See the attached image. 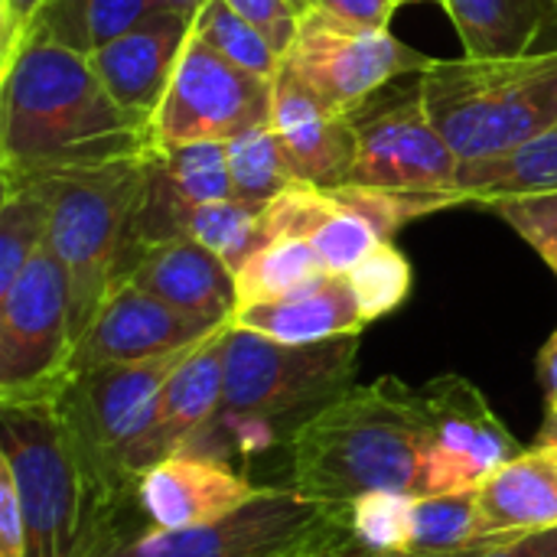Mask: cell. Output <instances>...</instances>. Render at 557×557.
Masks as SVG:
<instances>
[{
    "label": "cell",
    "mask_w": 557,
    "mask_h": 557,
    "mask_svg": "<svg viewBox=\"0 0 557 557\" xmlns=\"http://www.w3.org/2000/svg\"><path fill=\"white\" fill-rule=\"evenodd\" d=\"M150 147L153 131L121 111L88 55L33 36L0 72V180L104 166Z\"/></svg>",
    "instance_id": "obj_1"
},
{
    "label": "cell",
    "mask_w": 557,
    "mask_h": 557,
    "mask_svg": "<svg viewBox=\"0 0 557 557\" xmlns=\"http://www.w3.org/2000/svg\"><path fill=\"white\" fill-rule=\"evenodd\" d=\"M424 431L418 388L395 375L352 385L290 437V486L349 509L369 493L421 496Z\"/></svg>",
    "instance_id": "obj_2"
},
{
    "label": "cell",
    "mask_w": 557,
    "mask_h": 557,
    "mask_svg": "<svg viewBox=\"0 0 557 557\" xmlns=\"http://www.w3.org/2000/svg\"><path fill=\"white\" fill-rule=\"evenodd\" d=\"M418 85L460 163L506 153L557 127V49L437 59Z\"/></svg>",
    "instance_id": "obj_3"
},
{
    "label": "cell",
    "mask_w": 557,
    "mask_h": 557,
    "mask_svg": "<svg viewBox=\"0 0 557 557\" xmlns=\"http://www.w3.org/2000/svg\"><path fill=\"white\" fill-rule=\"evenodd\" d=\"M144 157L147 153L49 176V245L65 271L75 346L91 326L111 287L117 284L131 212L144 183Z\"/></svg>",
    "instance_id": "obj_4"
},
{
    "label": "cell",
    "mask_w": 557,
    "mask_h": 557,
    "mask_svg": "<svg viewBox=\"0 0 557 557\" xmlns=\"http://www.w3.org/2000/svg\"><path fill=\"white\" fill-rule=\"evenodd\" d=\"M3 450L23 522L26 557H95V522L55 398L0 405Z\"/></svg>",
    "instance_id": "obj_5"
},
{
    "label": "cell",
    "mask_w": 557,
    "mask_h": 557,
    "mask_svg": "<svg viewBox=\"0 0 557 557\" xmlns=\"http://www.w3.org/2000/svg\"><path fill=\"white\" fill-rule=\"evenodd\" d=\"M349 509L317 503L294 486L261 490L235 512L193 525L153 529L98 557H317L346 555Z\"/></svg>",
    "instance_id": "obj_6"
},
{
    "label": "cell",
    "mask_w": 557,
    "mask_h": 557,
    "mask_svg": "<svg viewBox=\"0 0 557 557\" xmlns=\"http://www.w3.org/2000/svg\"><path fill=\"white\" fill-rule=\"evenodd\" d=\"M196 346L144 362H111L75 372L55 395L69 447L85 480L91 522L101 512V506L121 496L117 454L144 424L166 379Z\"/></svg>",
    "instance_id": "obj_7"
},
{
    "label": "cell",
    "mask_w": 557,
    "mask_h": 557,
    "mask_svg": "<svg viewBox=\"0 0 557 557\" xmlns=\"http://www.w3.org/2000/svg\"><path fill=\"white\" fill-rule=\"evenodd\" d=\"M362 336L323 343H281L251 330L228 326L222 414L284 418L323 408L352 388Z\"/></svg>",
    "instance_id": "obj_8"
},
{
    "label": "cell",
    "mask_w": 557,
    "mask_h": 557,
    "mask_svg": "<svg viewBox=\"0 0 557 557\" xmlns=\"http://www.w3.org/2000/svg\"><path fill=\"white\" fill-rule=\"evenodd\" d=\"M65 271L46 242L0 294V405L55 398L72 369Z\"/></svg>",
    "instance_id": "obj_9"
},
{
    "label": "cell",
    "mask_w": 557,
    "mask_h": 557,
    "mask_svg": "<svg viewBox=\"0 0 557 557\" xmlns=\"http://www.w3.org/2000/svg\"><path fill=\"white\" fill-rule=\"evenodd\" d=\"M437 59L392 36V29H352L307 10L281 59V75L294 78L330 111L352 114L398 78L421 75Z\"/></svg>",
    "instance_id": "obj_10"
},
{
    "label": "cell",
    "mask_w": 557,
    "mask_h": 557,
    "mask_svg": "<svg viewBox=\"0 0 557 557\" xmlns=\"http://www.w3.org/2000/svg\"><path fill=\"white\" fill-rule=\"evenodd\" d=\"M271 108L274 82L232 65L193 33L153 114V144H228L271 124Z\"/></svg>",
    "instance_id": "obj_11"
},
{
    "label": "cell",
    "mask_w": 557,
    "mask_h": 557,
    "mask_svg": "<svg viewBox=\"0 0 557 557\" xmlns=\"http://www.w3.org/2000/svg\"><path fill=\"white\" fill-rule=\"evenodd\" d=\"M418 411L424 431L421 496L480 490L522 454L483 392L460 375H441L418 388Z\"/></svg>",
    "instance_id": "obj_12"
},
{
    "label": "cell",
    "mask_w": 557,
    "mask_h": 557,
    "mask_svg": "<svg viewBox=\"0 0 557 557\" xmlns=\"http://www.w3.org/2000/svg\"><path fill=\"white\" fill-rule=\"evenodd\" d=\"M352 131L356 157L346 183L414 193H460V160L434 127L418 75L408 88H395L392 98L379 104L369 98L359 111H352Z\"/></svg>",
    "instance_id": "obj_13"
},
{
    "label": "cell",
    "mask_w": 557,
    "mask_h": 557,
    "mask_svg": "<svg viewBox=\"0 0 557 557\" xmlns=\"http://www.w3.org/2000/svg\"><path fill=\"white\" fill-rule=\"evenodd\" d=\"M228 326H219L206 336L166 379L157 401L150 405L137 434L117 454V486L121 493L137 490V480L186 450V444L215 418L222 414V392H225V336Z\"/></svg>",
    "instance_id": "obj_14"
},
{
    "label": "cell",
    "mask_w": 557,
    "mask_h": 557,
    "mask_svg": "<svg viewBox=\"0 0 557 557\" xmlns=\"http://www.w3.org/2000/svg\"><path fill=\"white\" fill-rule=\"evenodd\" d=\"M219 326L199 317L180 313L134 284H117L111 287L91 326L78 339L69 375L95 369V366L144 362V359H157L166 352H180V349L202 343Z\"/></svg>",
    "instance_id": "obj_15"
},
{
    "label": "cell",
    "mask_w": 557,
    "mask_h": 557,
    "mask_svg": "<svg viewBox=\"0 0 557 557\" xmlns=\"http://www.w3.org/2000/svg\"><path fill=\"white\" fill-rule=\"evenodd\" d=\"M193 36V20L173 10H157L98 52L91 65L111 98L137 124L153 131V114L166 95V85L176 72V62Z\"/></svg>",
    "instance_id": "obj_16"
},
{
    "label": "cell",
    "mask_w": 557,
    "mask_h": 557,
    "mask_svg": "<svg viewBox=\"0 0 557 557\" xmlns=\"http://www.w3.org/2000/svg\"><path fill=\"white\" fill-rule=\"evenodd\" d=\"M261 490L225 463L176 454L150 467L137 480L134 496L153 529H193L235 512Z\"/></svg>",
    "instance_id": "obj_17"
},
{
    "label": "cell",
    "mask_w": 557,
    "mask_h": 557,
    "mask_svg": "<svg viewBox=\"0 0 557 557\" xmlns=\"http://www.w3.org/2000/svg\"><path fill=\"white\" fill-rule=\"evenodd\" d=\"M271 127L297 183L333 189L349 180L356 157L352 114L330 111L320 98H313L307 88L281 72L274 78Z\"/></svg>",
    "instance_id": "obj_18"
},
{
    "label": "cell",
    "mask_w": 557,
    "mask_h": 557,
    "mask_svg": "<svg viewBox=\"0 0 557 557\" xmlns=\"http://www.w3.org/2000/svg\"><path fill=\"white\" fill-rule=\"evenodd\" d=\"M121 284H134L153 294L157 300L170 304L173 310L199 317L215 326L232 323V313L238 307L232 268L189 235L140 251V258L131 264Z\"/></svg>",
    "instance_id": "obj_19"
},
{
    "label": "cell",
    "mask_w": 557,
    "mask_h": 557,
    "mask_svg": "<svg viewBox=\"0 0 557 557\" xmlns=\"http://www.w3.org/2000/svg\"><path fill=\"white\" fill-rule=\"evenodd\" d=\"M483 542L557 529V447L535 444L503 463L480 490Z\"/></svg>",
    "instance_id": "obj_20"
},
{
    "label": "cell",
    "mask_w": 557,
    "mask_h": 557,
    "mask_svg": "<svg viewBox=\"0 0 557 557\" xmlns=\"http://www.w3.org/2000/svg\"><path fill=\"white\" fill-rule=\"evenodd\" d=\"M232 326L251 330L281 343H323L336 336H362L359 300L346 274H323L320 281L268 304L238 307Z\"/></svg>",
    "instance_id": "obj_21"
},
{
    "label": "cell",
    "mask_w": 557,
    "mask_h": 557,
    "mask_svg": "<svg viewBox=\"0 0 557 557\" xmlns=\"http://www.w3.org/2000/svg\"><path fill=\"white\" fill-rule=\"evenodd\" d=\"M463 55H525L557 49L555 0H444Z\"/></svg>",
    "instance_id": "obj_22"
},
{
    "label": "cell",
    "mask_w": 557,
    "mask_h": 557,
    "mask_svg": "<svg viewBox=\"0 0 557 557\" xmlns=\"http://www.w3.org/2000/svg\"><path fill=\"white\" fill-rule=\"evenodd\" d=\"M457 189L467 206H486L503 196L557 193V127L496 157L460 163Z\"/></svg>",
    "instance_id": "obj_23"
},
{
    "label": "cell",
    "mask_w": 557,
    "mask_h": 557,
    "mask_svg": "<svg viewBox=\"0 0 557 557\" xmlns=\"http://www.w3.org/2000/svg\"><path fill=\"white\" fill-rule=\"evenodd\" d=\"M157 10H163L160 0H46L29 39H52L91 55Z\"/></svg>",
    "instance_id": "obj_24"
},
{
    "label": "cell",
    "mask_w": 557,
    "mask_h": 557,
    "mask_svg": "<svg viewBox=\"0 0 557 557\" xmlns=\"http://www.w3.org/2000/svg\"><path fill=\"white\" fill-rule=\"evenodd\" d=\"M0 294L23 274L52 228V183L49 176L0 180Z\"/></svg>",
    "instance_id": "obj_25"
},
{
    "label": "cell",
    "mask_w": 557,
    "mask_h": 557,
    "mask_svg": "<svg viewBox=\"0 0 557 557\" xmlns=\"http://www.w3.org/2000/svg\"><path fill=\"white\" fill-rule=\"evenodd\" d=\"M323 274H326V268L320 264L310 242H304V238L268 242L235 271V297H238V307L281 300V297L320 281Z\"/></svg>",
    "instance_id": "obj_26"
},
{
    "label": "cell",
    "mask_w": 557,
    "mask_h": 557,
    "mask_svg": "<svg viewBox=\"0 0 557 557\" xmlns=\"http://www.w3.org/2000/svg\"><path fill=\"white\" fill-rule=\"evenodd\" d=\"M193 33L206 46H212L222 59L258 78L274 82L281 72V52L274 49V42L255 23L235 13L225 0H206L193 16Z\"/></svg>",
    "instance_id": "obj_27"
},
{
    "label": "cell",
    "mask_w": 557,
    "mask_h": 557,
    "mask_svg": "<svg viewBox=\"0 0 557 557\" xmlns=\"http://www.w3.org/2000/svg\"><path fill=\"white\" fill-rule=\"evenodd\" d=\"M343 209L366 219L382 242H392L405 225L434 215L441 209L467 206L460 193H414V189H382V186H333L326 189Z\"/></svg>",
    "instance_id": "obj_28"
},
{
    "label": "cell",
    "mask_w": 557,
    "mask_h": 557,
    "mask_svg": "<svg viewBox=\"0 0 557 557\" xmlns=\"http://www.w3.org/2000/svg\"><path fill=\"white\" fill-rule=\"evenodd\" d=\"M261 215L264 206L245 202L238 196L202 202L193 209L186 222V235L202 248H209L212 255H219L235 274L261 248Z\"/></svg>",
    "instance_id": "obj_29"
},
{
    "label": "cell",
    "mask_w": 557,
    "mask_h": 557,
    "mask_svg": "<svg viewBox=\"0 0 557 557\" xmlns=\"http://www.w3.org/2000/svg\"><path fill=\"white\" fill-rule=\"evenodd\" d=\"M228 150V173H232V193L245 202L268 206L277 199L287 186H294L290 163L284 157V147L271 124H261L235 140L225 144Z\"/></svg>",
    "instance_id": "obj_30"
},
{
    "label": "cell",
    "mask_w": 557,
    "mask_h": 557,
    "mask_svg": "<svg viewBox=\"0 0 557 557\" xmlns=\"http://www.w3.org/2000/svg\"><path fill=\"white\" fill-rule=\"evenodd\" d=\"M476 490L447 496H418L411 512V548L428 555H454L480 545Z\"/></svg>",
    "instance_id": "obj_31"
},
{
    "label": "cell",
    "mask_w": 557,
    "mask_h": 557,
    "mask_svg": "<svg viewBox=\"0 0 557 557\" xmlns=\"http://www.w3.org/2000/svg\"><path fill=\"white\" fill-rule=\"evenodd\" d=\"M346 277L352 284V294L359 300L366 323H375L395 313L408 300L411 284H414L411 261L395 242H379Z\"/></svg>",
    "instance_id": "obj_32"
},
{
    "label": "cell",
    "mask_w": 557,
    "mask_h": 557,
    "mask_svg": "<svg viewBox=\"0 0 557 557\" xmlns=\"http://www.w3.org/2000/svg\"><path fill=\"white\" fill-rule=\"evenodd\" d=\"M418 496L369 493L349 506V532L362 552H411V512Z\"/></svg>",
    "instance_id": "obj_33"
},
{
    "label": "cell",
    "mask_w": 557,
    "mask_h": 557,
    "mask_svg": "<svg viewBox=\"0 0 557 557\" xmlns=\"http://www.w3.org/2000/svg\"><path fill=\"white\" fill-rule=\"evenodd\" d=\"M333 212V199L326 189L310 186V183H294L287 186L277 199L264 206L261 215V245L281 242V238H304L323 225V219Z\"/></svg>",
    "instance_id": "obj_34"
},
{
    "label": "cell",
    "mask_w": 557,
    "mask_h": 557,
    "mask_svg": "<svg viewBox=\"0 0 557 557\" xmlns=\"http://www.w3.org/2000/svg\"><path fill=\"white\" fill-rule=\"evenodd\" d=\"M379 242H382L379 232L356 212L343 209L336 199H333V212L310 235V245H313L320 264L326 268V274H349Z\"/></svg>",
    "instance_id": "obj_35"
},
{
    "label": "cell",
    "mask_w": 557,
    "mask_h": 557,
    "mask_svg": "<svg viewBox=\"0 0 557 557\" xmlns=\"http://www.w3.org/2000/svg\"><path fill=\"white\" fill-rule=\"evenodd\" d=\"M486 212L499 215L522 242H529L539 258L555 271L557 277V193L539 196H503L483 206Z\"/></svg>",
    "instance_id": "obj_36"
},
{
    "label": "cell",
    "mask_w": 557,
    "mask_h": 557,
    "mask_svg": "<svg viewBox=\"0 0 557 557\" xmlns=\"http://www.w3.org/2000/svg\"><path fill=\"white\" fill-rule=\"evenodd\" d=\"M225 3L235 13H242L248 23H255L284 59V52L290 49V42L297 36L300 16H304V7L297 0H225Z\"/></svg>",
    "instance_id": "obj_37"
},
{
    "label": "cell",
    "mask_w": 557,
    "mask_h": 557,
    "mask_svg": "<svg viewBox=\"0 0 557 557\" xmlns=\"http://www.w3.org/2000/svg\"><path fill=\"white\" fill-rule=\"evenodd\" d=\"M310 10L323 13L333 23L379 33V29H388L398 3L395 0H310Z\"/></svg>",
    "instance_id": "obj_38"
},
{
    "label": "cell",
    "mask_w": 557,
    "mask_h": 557,
    "mask_svg": "<svg viewBox=\"0 0 557 557\" xmlns=\"http://www.w3.org/2000/svg\"><path fill=\"white\" fill-rule=\"evenodd\" d=\"M46 0H0V72L26 46Z\"/></svg>",
    "instance_id": "obj_39"
},
{
    "label": "cell",
    "mask_w": 557,
    "mask_h": 557,
    "mask_svg": "<svg viewBox=\"0 0 557 557\" xmlns=\"http://www.w3.org/2000/svg\"><path fill=\"white\" fill-rule=\"evenodd\" d=\"M0 557H26V522L13 473L0 457Z\"/></svg>",
    "instance_id": "obj_40"
},
{
    "label": "cell",
    "mask_w": 557,
    "mask_h": 557,
    "mask_svg": "<svg viewBox=\"0 0 557 557\" xmlns=\"http://www.w3.org/2000/svg\"><path fill=\"white\" fill-rule=\"evenodd\" d=\"M444 557H557V529L539 532V535L480 542L473 548H463V552H454V555Z\"/></svg>",
    "instance_id": "obj_41"
},
{
    "label": "cell",
    "mask_w": 557,
    "mask_h": 557,
    "mask_svg": "<svg viewBox=\"0 0 557 557\" xmlns=\"http://www.w3.org/2000/svg\"><path fill=\"white\" fill-rule=\"evenodd\" d=\"M539 379H542V388H545V401L555 405L557 401V330L555 336L542 346L539 352Z\"/></svg>",
    "instance_id": "obj_42"
},
{
    "label": "cell",
    "mask_w": 557,
    "mask_h": 557,
    "mask_svg": "<svg viewBox=\"0 0 557 557\" xmlns=\"http://www.w3.org/2000/svg\"><path fill=\"white\" fill-rule=\"evenodd\" d=\"M535 444H542V447H557V401L555 405H548V414H545V424H542Z\"/></svg>",
    "instance_id": "obj_43"
},
{
    "label": "cell",
    "mask_w": 557,
    "mask_h": 557,
    "mask_svg": "<svg viewBox=\"0 0 557 557\" xmlns=\"http://www.w3.org/2000/svg\"><path fill=\"white\" fill-rule=\"evenodd\" d=\"M160 3H163V10H173V13H183V16H189V20H193L206 0H160Z\"/></svg>",
    "instance_id": "obj_44"
},
{
    "label": "cell",
    "mask_w": 557,
    "mask_h": 557,
    "mask_svg": "<svg viewBox=\"0 0 557 557\" xmlns=\"http://www.w3.org/2000/svg\"><path fill=\"white\" fill-rule=\"evenodd\" d=\"M362 557H444V555H428V552H366Z\"/></svg>",
    "instance_id": "obj_45"
},
{
    "label": "cell",
    "mask_w": 557,
    "mask_h": 557,
    "mask_svg": "<svg viewBox=\"0 0 557 557\" xmlns=\"http://www.w3.org/2000/svg\"><path fill=\"white\" fill-rule=\"evenodd\" d=\"M398 7H405V3H437V7H444V0H395Z\"/></svg>",
    "instance_id": "obj_46"
},
{
    "label": "cell",
    "mask_w": 557,
    "mask_h": 557,
    "mask_svg": "<svg viewBox=\"0 0 557 557\" xmlns=\"http://www.w3.org/2000/svg\"><path fill=\"white\" fill-rule=\"evenodd\" d=\"M297 3H300V7H304V13H307V10H310V0H297Z\"/></svg>",
    "instance_id": "obj_47"
},
{
    "label": "cell",
    "mask_w": 557,
    "mask_h": 557,
    "mask_svg": "<svg viewBox=\"0 0 557 557\" xmlns=\"http://www.w3.org/2000/svg\"><path fill=\"white\" fill-rule=\"evenodd\" d=\"M317 557H343V555H317Z\"/></svg>",
    "instance_id": "obj_48"
},
{
    "label": "cell",
    "mask_w": 557,
    "mask_h": 557,
    "mask_svg": "<svg viewBox=\"0 0 557 557\" xmlns=\"http://www.w3.org/2000/svg\"><path fill=\"white\" fill-rule=\"evenodd\" d=\"M555 3H557V0H555Z\"/></svg>",
    "instance_id": "obj_49"
}]
</instances>
